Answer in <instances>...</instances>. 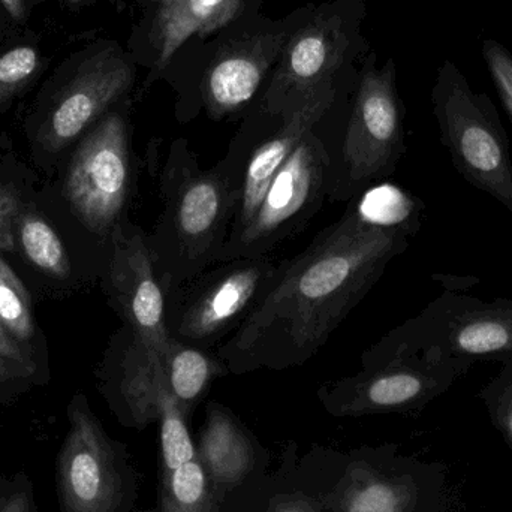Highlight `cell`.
<instances>
[{
  "label": "cell",
  "mask_w": 512,
  "mask_h": 512,
  "mask_svg": "<svg viewBox=\"0 0 512 512\" xmlns=\"http://www.w3.org/2000/svg\"><path fill=\"white\" fill-rule=\"evenodd\" d=\"M417 225L372 221L352 200L294 258L280 262L276 282L216 355L230 373L285 370L315 357L346 316L409 248Z\"/></svg>",
  "instance_id": "obj_1"
},
{
  "label": "cell",
  "mask_w": 512,
  "mask_h": 512,
  "mask_svg": "<svg viewBox=\"0 0 512 512\" xmlns=\"http://www.w3.org/2000/svg\"><path fill=\"white\" fill-rule=\"evenodd\" d=\"M162 212L149 237L164 295L216 264L230 237L237 195L224 174L203 170L188 141H174L159 180Z\"/></svg>",
  "instance_id": "obj_2"
},
{
  "label": "cell",
  "mask_w": 512,
  "mask_h": 512,
  "mask_svg": "<svg viewBox=\"0 0 512 512\" xmlns=\"http://www.w3.org/2000/svg\"><path fill=\"white\" fill-rule=\"evenodd\" d=\"M432 105L439 138L457 173L512 216L510 141L492 99L475 92L459 66L447 59L436 74Z\"/></svg>",
  "instance_id": "obj_3"
},
{
  "label": "cell",
  "mask_w": 512,
  "mask_h": 512,
  "mask_svg": "<svg viewBox=\"0 0 512 512\" xmlns=\"http://www.w3.org/2000/svg\"><path fill=\"white\" fill-rule=\"evenodd\" d=\"M474 364L426 352H381L367 348L361 369L319 390L325 409L337 417L415 412L447 393Z\"/></svg>",
  "instance_id": "obj_4"
},
{
  "label": "cell",
  "mask_w": 512,
  "mask_h": 512,
  "mask_svg": "<svg viewBox=\"0 0 512 512\" xmlns=\"http://www.w3.org/2000/svg\"><path fill=\"white\" fill-rule=\"evenodd\" d=\"M279 268L270 256L210 265L165 294L168 336L204 351L218 349L261 303Z\"/></svg>",
  "instance_id": "obj_5"
},
{
  "label": "cell",
  "mask_w": 512,
  "mask_h": 512,
  "mask_svg": "<svg viewBox=\"0 0 512 512\" xmlns=\"http://www.w3.org/2000/svg\"><path fill=\"white\" fill-rule=\"evenodd\" d=\"M381 352H426L468 361H512V298L442 292L418 315L373 343Z\"/></svg>",
  "instance_id": "obj_6"
},
{
  "label": "cell",
  "mask_w": 512,
  "mask_h": 512,
  "mask_svg": "<svg viewBox=\"0 0 512 512\" xmlns=\"http://www.w3.org/2000/svg\"><path fill=\"white\" fill-rule=\"evenodd\" d=\"M406 153L403 107L393 60L361 78L339 155L331 168V200H355L396 173Z\"/></svg>",
  "instance_id": "obj_7"
},
{
  "label": "cell",
  "mask_w": 512,
  "mask_h": 512,
  "mask_svg": "<svg viewBox=\"0 0 512 512\" xmlns=\"http://www.w3.org/2000/svg\"><path fill=\"white\" fill-rule=\"evenodd\" d=\"M315 129L277 171L249 224L228 237L216 262L270 256L321 210L330 195L333 159Z\"/></svg>",
  "instance_id": "obj_8"
},
{
  "label": "cell",
  "mask_w": 512,
  "mask_h": 512,
  "mask_svg": "<svg viewBox=\"0 0 512 512\" xmlns=\"http://www.w3.org/2000/svg\"><path fill=\"white\" fill-rule=\"evenodd\" d=\"M68 423L56 457L59 512H122L128 498L125 462L84 394L69 402Z\"/></svg>",
  "instance_id": "obj_9"
},
{
  "label": "cell",
  "mask_w": 512,
  "mask_h": 512,
  "mask_svg": "<svg viewBox=\"0 0 512 512\" xmlns=\"http://www.w3.org/2000/svg\"><path fill=\"white\" fill-rule=\"evenodd\" d=\"M131 186L128 122L110 111L78 146L66 176V198L87 230L111 239L126 222Z\"/></svg>",
  "instance_id": "obj_10"
},
{
  "label": "cell",
  "mask_w": 512,
  "mask_h": 512,
  "mask_svg": "<svg viewBox=\"0 0 512 512\" xmlns=\"http://www.w3.org/2000/svg\"><path fill=\"white\" fill-rule=\"evenodd\" d=\"M336 89L331 81L283 108L276 128L265 135H239L221 162L215 165L237 195V213L230 236L251 221L271 180L304 137L333 107Z\"/></svg>",
  "instance_id": "obj_11"
},
{
  "label": "cell",
  "mask_w": 512,
  "mask_h": 512,
  "mask_svg": "<svg viewBox=\"0 0 512 512\" xmlns=\"http://www.w3.org/2000/svg\"><path fill=\"white\" fill-rule=\"evenodd\" d=\"M107 283L120 318L152 352L161 358L167 349L165 295L161 286L149 237L140 227L123 222L111 237Z\"/></svg>",
  "instance_id": "obj_12"
},
{
  "label": "cell",
  "mask_w": 512,
  "mask_h": 512,
  "mask_svg": "<svg viewBox=\"0 0 512 512\" xmlns=\"http://www.w3.org/2000/svg\"><path fill=\"white\" fill-rule=\"evenodd\" d=\"M134 83V69L114 47L86 57L62 87L39 129V143L59 152L96 125Z\"/></svg>",
  "instance_id": "obj_13"
},
{
  "label": "cell",
  "mask_w": 512,
  "mask_h": 512,
  "mask_svg": "<svg viewBox=\"0 0 512 512\" xmlns=\"http://www.w3.org/2000/svg\"><path fill=\"white\" fill-rule=\"evenodd\" d=\"M441 465H412L399 472L370 466L349 469L340 512H444Z\"/></svg>",
  "instance_id": "obj_14"
},
{
  "label": "cell",
  "mask_w": 512,
  "mask_h": 512,
  "mask_svg": "<svg viewBox=\"0 0 512 512\" xmlns=\"http://www.w3.org/2000/svg\"><path fill=\"white\" fill-rule=\"evenodd\" d=\"M285 39L265 33L224 45L201 81V99L212 119L234 116L252 101Z\"/></svg>",
  "instance_id": "obj_15"
},
{
  "label": "cell",
  "mask_w": 512,
  "mask_h": 512,
  "mask_svg": "<svg viewBox=\"0 0 512 512\" xmlns=\"http://www.w3.org/2000/svg\"><path fill=\"white\" fill-rule=\"evenodd\" d=\"M343 51L342 33L330 21H313L298 30L285 45L282 65L262 99V110L280 114L301 96L331 81Z\"/></svg>",
  "instance_id": "obj_16"
},
{
  "label": "cell",
  "mask_w": 512,
  "mask_h": 512,
  "mask_svg": "<svg viewBox=\"0 0 512 512\" xmlns=\"http://www.w3.org/2000/svg\"><path fill=\"white\" fill-rule=\"evenodd\" d=\"M197 459L216 490L239 486L254 468V448L233 414L218 403L207 408Z\"/></svg>",
  "instance_id": "obj_17"
},
{
  "label": "cell",
  "mask_w": 512,
  "mask_h": 512,
  "mask_svg": "<svg viewBox=\"0 0 512 512\" xmlns=\"http://www.w3.org/2000/svg\"><path fill=\"white\" fill-rule=\"evenodd\" d=\"M158 3L153 39L158 45L159 68L192 35H206L236 18L240 0H152Z\"/></svg>",
  "instance_id": "obj_18"
},
{
  "label": "cell",
  "mask_w": 512,
  "mask_h": 512,
  "mask_svg": "<svg viewBox=\"0 0 512 512\" xmlns=\"http://www.w3.org/2000/svg\"><path fill=\"white\" fill-rule=\"evenodd\" d=\"M162 369L176 402L188 417L212 387L213 381L230 373L227 364L197 346L170 337L162 355Z\"/></svg>",
  "instance_id": "obj_19"
},
{
  "label": "cell",
  "mask_w": 512,
  "mask_h": 512,
  "mask_svg": "<svg viewBox=\"0 0 512 512\" xmlns=\"http://www.w3.org/2000/svg\"><path fill=\"white\" fill-rule=\"evenodd\" d=\"M215 484L195 457L162 475V512H216Z\"/></svg>",
  "instance_id": "obj_20"
},
{
  "label": "cell",
  "mask_w": 512,
  "mask_h": 512,
  "mask_svg": "<svg viewBox=\"0 0 512 512\" xmlns=\"http://www.w3.org/2000/svg\"><path fill=\"white\" fill-rule=\"evenodd\" d=\"M17 233L26 258L48 276L63 279L71 271L62 240L47 221L35 213L18 218Z\"/></svg>",
  "instance_id": "obj_21"
},
{
  "label": "cell",
  "mask_w": 512,
  "mask_h": 512,
  "mask_svg": "<svg viewBox=\"0 0 512 512\" xmlns=\"http://www.w3.org/2000/svg\"><path fill=\"white\" fill-rule=\"evenodd\" d=\"M0 321L17 342H29L35 333L29 292L20 277L0 258Z\"/></svg>",
  "instance_id": "obj_22"
},
{
  "label": "cell",
  "mask_w": 512,
  "mask_h": 512,
  "mask_svg": "<svg viewBox=\"0 0 512 512\" xmlns=\"http://www.w3.org/2000/svg\"><path fill=\"white\" fill-rule=\"evenodd\" d=\"M44 59L33 45H17L0 53V105L12 101L41 74Z\"/></svg>",
  "instance_id": "obj_23"
},
{
  "label": "cell",
  "mask_w": 512,
  "mask_h": 512,
  "mask_svg": "<svg viewBox=\"0 0 512 512\" xmlns=\"http://www.w3.org/2000/svg\"><path fill=\"white\" fill-rule=\"evenodd\" d=\"M495 429L512 451V361L502 364L498 375L478 393Z\"/></svg>",
  "instance_id": "obj_24"
},
{
  "label": "cell",
  "mask_w": 512,
  "mask_h": 512,
  "mask_svg": "<svg viewBox=\"0 0 512 512\" xmlns=\"http://www.w3.org/2000/svg\"><path fill=\"white\" fill-rule=\"evenodd\" d=\"M483 57L512 126V54L501 42L486 39Z\"/></svg>",
  "instance_id": "obj_25"
},
{
  "label": "cell",
  "mask_w": 512,
  "mask_h": 512,
  "mask_svg": "<svg viewBox=\"0 0 512 512\" xmlns=\"http://www.w3.org/2000/svg\"><path fill=\"white\" fill-rule=\"evenodd\" d=\"M0 512H39L35 484L26 472L12 475L8 493L0 502Z\"/></svg>",
  "instance_id": "obj_26"
},
{
  "label": "cell",
  "mask_w": 512,
  "mask_h": 512,
  "mask_svg": "<svg viewBox=\"0 0 512 512\" xmlns=\"http://www.w3.org/2000/svg\"><path fill=\"white\" fill-rule=\"evenodd\" d=\"M20 218V198L9 186L0 185V251L14 249V227Z\"/></svg>",
  "instance_id": "obj_27"
},
{
  "label": "cell",
  "mask_w": 512,
  "mask_h": 512,
  "mask_svg": "<svg viewBox=\"0 0 512 512\" xmlns=\"http://www.w3.org/2000/svg\"><path fill=\"white\" fill-rule=\"evenodd\" d=\"M0 357L14 361V363L21 364V366L27 367V369L35 372V363H33L32 358L23 351L20 342H17V340L6 331L2 321H0Z\"/></svg>",
  "instance_id": "obj_28"
},
{
  "label": "cell",
  "mask_w": 512,
  "mask_h": 512,
  "mask_svg": "<svg viewBox=\"0 0 512 512\" xmlns=\"http://www.w3.org/2000/svg\"><path fill=\"white\" fill-rule=\"evenodd\" d=\"M42 0H0L12 23L24 24L29 18L30 12Z\"/></svg>",
  "instance_id": "obj_29"
},
{
  "label": "cell",
  "mask_w": 512,
  "mask_h": 512,
  "mask_svg": "<svg viewBox=\"0 0 512 512\" xmlns=\"http://www.w3.org/2000/svg\"><path fill=\"white\" fill-rule=\"evenodd\" d=\"M33 373L35 372L21 366V364L0 357V384H9V382L30 378Z\"/></svg>",
  "instance_id": "obj_30"
},
{
  "label": "cell",
  "mask_w": 512,
  "mask_h": 512,
  "mask_svg": "<svg viewBox=\"0 0 512 512\" xmlns=\"http://www.w3.org/2000/svg\"><path fill=\"white\" fill-rule=\"evenodd\" d=\"M271 512H319L315 505L307 499L289 498L274 505Z\"/></svg>",
  "instance_id": "obj_31"
},
{
  "label": "cell",
  "mask_w": 512,
  "mask_h": 512,
  "mask_svg": "<svg viewBox=\"0 0 512 512\" xmlns=\"http://www.w3.org/2000/svg\"><path fill=\"white\" fill-rule=\"evenodd\" d=\"M9 486H11V477H5V475H0V502L5 498L6 493H8Z\"/></svg>",
  "instance_id": "obj_32"
},
{
  "label": "cell",
  "mask_w": 512,
  "mask_h": 512,
  "mask_svg": "<svg viewBox=\"0 0 512 512\" xmlns=\"http://www.w3.org/2000/svg\"><path fill=\"white\" fill-rule=\"evenodd\" d=\"M6 11L3 9L2 3H0V39L3 38V36L6 35V29H8V21H6ZM9 18V17H8ZM11 20V18H9Z\"/></svg>",
  "instance_id": "obj_33"
},
{
  "label": "cell",
  "mask_w": 512,
  "mask_h": 512,
  "mask_svg": "<svg viewBox=\"0 0 512 512\" xmlns=\"http://www.w3.org/2000/svg\"><path fill=\"white\" fill-rule=\"evenodd\" d=\"M69 5H81V3L86 2V0H66Z\"/></svg>",
  "instance_id": "obj_34"
}]
</instances>
